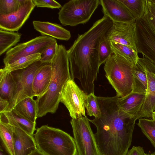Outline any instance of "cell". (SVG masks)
<instances>
[{
  "instance_id": "5",
  "label": "cell",
  "mask_w": 155,
  "mask_h": 155,
  "mask_svg": "<svg viewBox=\"0 0 155 155\" xmlns=\"http://www.w3.org/2000/svg\"><path fill=\"white\" fill-rule=\"evenodd\" d=\"M134 65L114 54L104 64L105 76L119 97L125 96L133 92L132 71Z\"/></svg>"
},
{
  "instance_id": "35",
  "label": "cell",
  "mask_w": 155,
  "mask_h": 155,
  "mask_svg": "<svg viewBox=\"0 0 155 155\" xmlns=\"http://www.w3.org/2000/svg\"><path fill=\"white\" fill-rule=\"evenodd\" d=\"M144 151L140 146H133L128 150L126 155H144Z\"/></svg>"
},
{
  "instance_id": "29",
  "label": "cell",
  "mask_w": 155,
  "mask_h": 155,
  "mask_svg": "<svg viewBox=\"0 0 155 155\" xmlns=\"http://www.w3.org/2000/svg\"><path fill=\"white\" fill-rule=\"evenodd\" d=\"M137 124L155 149V120L152 118H141L139 119Z\"/></svg>"
},
{
  "instance_id": "25",
  "label": "cell",
  "mask_w": 155,
  "mask_h": 155,
  "mask_svg": "<svg viewBox=\"0 0 155 155\" xmlns=\"http://www.w3.org/2000/svg\"><path fill=\"white\" fill-rule=\"evenodd\" d=\"M110 42L114 54L125 58L135 65L138 63L139 57L137 49L117 43Z\"/></svg>"
},
{
  "instance_id": "32",
  "label": "cell",
  "mask_w": 155,
  "mask_h": 155,
  "mask_svg": "<svg viewBox=\"0 0 155 155\" xmlns=\"http://www.w3.org/2000/svg\"><path fill=\"white\" fill-rule=\"evenodd\" d=\"M21 0H0V15H6L18 10Z\"/></svg>"
},
{
  "instance_id": "3",
  "label": "cell",
  "mask_w": 155,
  "mask_h": 155,
  "mask_svg": "<svg viewBox=\"0 0 155 155\" xmlns=\"http://www.w3.org/2000/svg\"><path fill=\"white\" fill-rule=\"evenodd\" d=\"M52 76L46 92L36 100L37 118L47 114H54L60 102L61 92L67 81L71 79L67 50L65 47L59 45L57 53L51 62Z\"/></svg>"
},
{
  "instance_id": "41",
  "label": "cell",
  "mask_w": 155,
  "mask_h": 155,
  "mask_svg": "<svg viewBox=\"0 0 155 155\" xmlns=\"http://www.w3.org/2000/svg\"><path fill=\"white\" fill-rule=\"evenodd\" d=\"M151 118L155 120V112H153L152 114V117Z\"/></svg>"
},
{
  "instance_id": "6",
  "label": "cell",
  "mask_w": 155,
  "mask_h": 155,
  "mask_svg": "<svg viewBox=\"0 0 155 155\" xmlns=\"http://www.w3.org/2000/svg\"><path fill=\"white\" fill-rule=\"evenodd\" d=\"M99 5V0H70L61 8L58 19L64 26L84 24L90 19Z\"/></svg>"
},
{
  "instance_id": "34",
  "label": "cell",
  "mask_w": 155,
  "mask_h": 155,
  "mask_svg": "<svg viewBox=\"0 0 155 155\" xmlns=\"http://www.w3.org/2000/svg\"><path fill=\"white\" fill-rule=\"evenodd\" d=\"M35 6L51 8H59L62 6L58 2L54 0H32Z\"/></svg>"
},
{
  "instance_id": "14",
  "label": "cell",
  "mask_w": 155,
  "mask_h": 155,
  "mask_svg": "<svg viewBox=\"0 0 155 155\" xmlns=\"http://www.w3.org/2000/svg\"><path fill=\"white\" fill-rule=\"evenodd\" d=\"M135 22H114L106 35L110 42L117 43L137 49L135 39Z\"/></svg>"
},
{
  "instance_id": "28",
  "label": "cell",
  "mask_w": 155,
  "mask_h": 155,
  "mask_svg": "<svg viewBox=\"0 0 155 155\" xmlns=\"http://www.w3.org/2000/svg\"><path fill=\"white\" fill-rule=\"evenodd\" d=\"M41 54L37 53L22 57L13 63L4 67L8 71H12L27 68L35 62L40 61Z\"/></svg>"
},
{
  "instance_id": "27",
  "label": "cell",
  "mask_w": 155,
  "mask_h": 155,
  "mask_svg": "<svg viewBox=\"0 0 155 155\" xmlns=\"http://www.w3.org/2000/svg\"><path fill=\"white\" fill-rule=\"evenodd\" d=\"M136 20L142 18L145 12L146 0H119Z\"/></svg>"
},
{
  "instance_id": "17",
  "label": "cell",
  "mask_w": 155,
  "mask_h": 155,
  "mask_svg": "<svg viewBox=\"0 0 155 155\" xmlns=\"http://www.w3.org/2000/svg\"><path fill=\"white\" fill-rule=\"evenodd\" d=\"M33 25L34 29L42 36H48L64 41L68 40L71 36L69 31L56 23L33 21Z\"/></svg>"
},
{
  "instance_id": "8",
  "label": "cell",
  "mask_w": 155,
  "mask_h": 155,
  "mask_svg": "<svg viewBox=\"0 0 155 155\" xmlns=\"http://www.w3.org/2000/svg\"><path fill=\"white\" fill-rule=\"evenodd\" d=\"M46 64L39 61L26 68L12 72L16 82V88L13 98L5 111L11 110L23 99L35 96L32 87L34 78L38 70Z\"/></svg>"
},
{
  "instance_id": "11",
  "label": "cell",
  "mask_w": 155,
  "mask_h": 155,
  "mask_svg": "<svg viewBox=\"0 0 155 155\" xmlns=\"http://www.w3.org/2000/svg\"><path fill=\"white\" fill-rule=\"evenodd\" d=\"M135 39L138 53L155 66V31L146 17L136 20Z\"/></svg>"
},
{
  "instance_id": "24",
  "label": "cell",
  "mask_w": 155,
  "mask_h": 155,
  "mask_svg": "<svg viewBox=\"0 0 155 155\" xmlns=\"http://www.w3.org/2000/svg\"><path fill=\"white\" fill-rule=\"evenodd\" d=\"M21 34L0 30V55L8 51L20 41Z\"/></svg>"
},
{
  "instance_id": "16",
  "label": "cell",
  "mask_w": 155,
  "mask_h": 155,
  "mask_svg": "<svg viewBox=\"0 0 155 155\" xmlns=\"http://www.w3.org/2000/svg\"><path fill=\"white\" fill-rule=\"evenodd\" d=\"M12 126L15 155H30L37 149L33 136L18 127Z\"/></svg>"
},
{
  "instance_id": "33",
  "label": "cell",
  "mask_w": 155,
  "mask_h": 155,
  "mask_svg": "<svg viewBox=\"0 0 155 155\" xmlns=\"http://www.w3.org/2000/svg\"><path fill=\"white\" fill-rule=\"evenodd\" d=\"M58 46L57 41L49 45L41 54L40 61L43 63H51L57 53Z\"/></svg>"
},
{
  "instance_id": "2",
  "label": "cell",
  "mask_w": 155,
  "mask_h": 155,
  "mask_svg": "<svg viewBox=\"0 0 155 155\" xmlns=\"http://www.w3.org/2000/svg\"><path fill=\"white\" fill-rule=\"evenodd\" d=\"M114 22L104 15L87 31L78 35L67 50L71 78L80 81L83 91L87 94L94 93V81L100 66L98 54L99 43Z\"/></svg>"
},
{
  "instance_id": "22",
  "label": "cell",
  "mask_w": 155,
  "mask_h": 155,
  "mask_svg": "<svg viewBox=\"0 0 155 155\" xmlns=\"http://www.w3.org/2000/svg\"><path fill=\"white\" fill-rule=\"evenodd\" d=\"M13 108L26 118L33 122H36L37 106L36 100L33 97H28L23 99Z\"/></svg>"
},
{
  "instance_id": "9",
  "label": "cell",
  "mask_w": 155,
  "mask_h": 155,
  "mask_svg": "<svg viewBox=\"0 0 155 155\" xmlns=\"http://www.w3.org/2000/svg\"><path fill=\"white\" fill-rule=\"evenodd\" d=\"M87 95L71 79L64 85L61 92L60 102L68 110L72 119L85 117V104Z\"/></svg>"
},
{
  "instance_id": "15",
  "label": "cell",
  "mask_w": 155,
  "mask_h": 155,
  "mask_svg": "<svg viewBox=\"0 0 155 155\" xmlns=\"http://www.w3.org/2000/svg\"><path fill=\"white\" fill-rule=\"evenodd\" d=\"M104 15L114 22L132 23L136 20L119 0H100Z\"/></svg>"
},
{
  "instance_id": "40",
  "label": "cell",
  "mask_w": 155,
  "mask_h": 155,
  "mask_svg": "<svg viewBox=\"0 0 155 155\" xmlns=\"http://www.w3.org/2000/svg\"><path fill=\"white\" fill-rule=\"evenodd\" d=\"M144 155H155V152L150 153H145Z\"/></svg>"
},
{
  "instance_id": "37",
  "label": "cell",
  "mask_w": 155,
  "mask_h": 155,
  "mask_svg": "<svg viewBox=\"0 0 155 155\" xmlns=\"http://www.w3.org/2000/svg\"><path fill=\"white\" fill-rule=\"evenodd\" d=\"M9 104V102L7 100L0 98V113L5 111Z\"/></svg>"
},
{
  "instance_id": "4",
  "label": "cell",
  "mask_w": 155,
  "mask_h": 155,
  "mask_svg": "<svg viewBox=\"0 0 155 155\" xmlns=\"http://www.w3.org/2000/svg\"><path fill=\"white\" fill-rule=\"evenodd\" d=\"M34 136L37 149L45 155H77L74 138L61 129L44 125Z\"/></svg>"
},
{
  "instance_id": "18",
  "label": "cell",
  "mask_w": 155,
  "mask_h": 155,
  "mask_svg": "<svg viewBox=\"0 0 155 155\" xmlns=\"http://www.w3.org/2000/svg\"><path fill=\"white\" fill-rule=\"evenodd\" d=\"M145 97V94L132 92L124 97H119L117 103L122 110L137 117L144 103Z\"/></svg>"
},
{
  "instance_id": "23",
  "label": "cell",
  "mask_w": 155,
  "mask_h": 155,
  "mask_svg": "<svg viewBox=\"0 0 155 155\" xmlns=\"http://www.w3.org/2000/svg\"><path fill=\"white\" fill-rule=\"evenodd\" d=\"M132 74V92L146 94L147 87V75L144 68L139 63L134 65Z\"/></svg>"
},
{
  "instance_id": "10",
  "label": "cell",
  "mask_w": 155,
  "mask_h": 155,
  "mask_svg": "<svg viewBox=\"0 0 155 155\" xmlns=\"http://www.w3.org/2000/svg\"><path fill=\"white\" fill-rule=\"evenodd\" d=\"M56 41V39L53 38L42 35L18 44L6 52L3 59L5 66H8L25 56L37 53L41 54L49 45Z\"/></svg>"
},
{
  "instance_id": "21",
  "label": "cell",
  "mask_w": 155,
  "mask_h": 155,
  "mask_svg": "<svg viewBox=\"0 0 155 155\" xmlns=\"http://www.w3.org/2000/svg\"><path fill=\"white\" fill-rule=\"evenodd\" d=\"M2 113L10 124L20 128L28 134L33 136L36 130V122H33L26 118L14 108Z\"/></svg>"
},
{
  "instance_id": "1",
  "label": "cell",
  "mask_w": 155,
  "mask_h": 155,
  "mask_svg": "<svg viewBox=\"0 0 155 155\" xmlns=\"http://www.w3.org/2000/svg\"><path fill=\"white\" fill-rule=\"evenodd\" d=\"M97 98L101 116L89 120L96 127L94 136L100 152L101 155H126L137 118L120 108L117 95Z\"/></svg>"
},
{
  "instance_id": "12",
  "label": "cell",
  "mask_w": 155,
  "mask_h": 155,
  "mask_svg": "<svg viewBox=\"0 0 155 155\" xmlns=\"http://www.w3.org/2000/svg\"><path fill=\"white\" fill-rule=\"evenodd\" d=\"M139 63L144 68L147 75V87L144 103L137 116L141 118H152L155 112V66L144 56L139 58Z\"/></svg>"
},
{
  "instance_id": "19",
  "label": "cell",
  "mask_w": 155,
  "mask_h": 155,
  "mask_svg": "<svg viewBox=\"0 0 155 155\" xmlns=\"http://www.w3.org/2000/svg\"><path fill=\"white\" fill-rule=\"evenodd\" d=\"M51 63L46 64L38 71L34 78L32 87L35 96L38 97L47 90L52 76Z\"/></svg>"
},
{
  "instance_id": "38",
  "label": "cell",
  "mask_w": 155,
  "mask_h": 155,
  "mask_svg": "<svg viewBox=\"0 0 155 155\" xmlns=\"http://www.w3.org/2000/svg\"><path fill=\"white\" fill-rule=\"evenodd\" d=\"M0 155H11L5 144L0 139Z\"/></svg>"
},
{
  "instance_id": "31",
  "label": "cell",
  "mask_w": 155,
  "mask_h": 155,
  "mask_svg": "<svg viewBox=\"0 0 155 155\" xmlns=\"http://www.w3.org/2000/svg\"><path fill=\"white\" fill-rule=\"evenodd\" d=\"M85 108L87 114L90 116H94L95 118L100 116V108L97 97L94 95V93L87 95Z\"/></svg>"
},
{
  "instance_id": "13",
  "label": "cell",
  "mask_w": 155,
  "mask_h": 155,
  "mask_svg": "<svg viewBox=\"0 0 155 155\" xmlns=\"http://www.w3.org/2000/svg\"><path fill=\"white\" fill-rule=\"evenodd\" d=\"M35 7L32 0H21L16 11L6 15H0V30L18 31L29 18Z\"/></svg>"
},
{
  "instance_id": "20",
  "label": "cell",
  "mask_w": 155,
  "mask_h": 155,
  "mask_svg": "<svg viewBox=\"0 0 155 155\" xmlns=\"http://www.w3.org/2000/svg\"><path fill=\"white\" fill-rule=\"evenodd\" d=\"M16 88V84L12 74L4 68L0 70V98L7 100L9 103L12 100Z\"/></svg>"
},
{
  "instance_id": "39",
  "label": "cell",
  "mask_w": 155,
  "mask_h": 155,
  "mask_svg": "<svg viewBox=\"0 0 155 155\" xmlns=\"http://www.w3.org/2000/svg\"><path fill=\"white\" fill-rule=\"evenodd\" d=\"M29 155H45L44 154L41 152L37 149L33 151Z\"/></svg>"
},
{
  "instance_id": "7",
  "label": "cell",
  "mask_w": 155,
  "mask_h": 155,
  "mask_svg": "<svg viewBox=\"0 0 155 155\" xmlns=\"http://www.w3.org/2000/svg\"><path fill=\"white\" fill-rule=\"evenodd\" d=\"M77 155H101L91 129L89 119L86 116L70 121Z\"/></svg>"
},
{
  "instance_id": "26",
  "label": "cell",
  "mask_w": 155,
  "mask_h": 155,
  "mask_svg": "<svg viewBox=\"0 0 155 155\" xmlns=\"http://www.w3.org/2000/svg\"><path fill=\"white\" fill-rule=\"evenodd\" d=\"M0 139L11 155H15L13 146V128L8 122L0 121Z\"/></svg>"
},
{
  "instance_id": "42",
  "label": "cell",
  "mask_w": 155,
  "mask_h": 155,
  "mask_svg": "<svg viewBox=\"0 0 155 155\" xmlns=\"http://www.w3.org/2000/svg\"><path fill=\"white\" fill-rule=\"evenodd\" d=\"M150 1L152 2L153 3L155 4V0H150Z\"/></svg>"
},
{
  "instance_id": "30",
  "label": "cell",
  "mask_w": 155,
  "mask_h": 155,
  "mask_svg": "<svg viewBox=\"0 0 155 155\" xmlns=\"http://www.w3.org/2000/svg\"><path fill=\"white\" fill-rule=\"evenodd\" d=\"M111 42L104 36L100 41L98 48L99 66L106 62L113 54Z\"/></svg>"
},
{
  "instance_id": "36",
  "label": "cell",
  "mask_w": 155,
  "mask_h": 155,
  "mask_svg": "<svg viewBox=\"0 0 155 155\" xmlns=\"http://www.w3.org/2000/svg\"><path fill=\"white\" fill-rule=\"evenodd\" d=\"M145 9L155 20V4L150 0H146Z\"/></svg>"
}]
</instances>
